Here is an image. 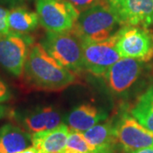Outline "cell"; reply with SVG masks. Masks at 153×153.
Instances as JSON below:
<instances>
[{
	"label": "cell",
	"mask_w": 153,
	"mask_h": 153,
	"mask_svg": "<svg viewBox=\"0 0 153 153\" xmlns=\"http://www.w3.org/2000/svg\"><path fill=\"white\" fill-rule=\"evenodd\" d=\"M7 21L10 31L23 34L33 32L39 25L37 12L23 6H15L8 10Z\"/></svg>",
	"instance_id": "16"
},
{
	"label": "cell",
	"mask_w": 153,
	"mask_h": 153,
	"mask_svg": "<svg viewBox=\"0 0 153 153\" xmlns=\"http://www.w3.org/2000/svg\"><path fill=\"white\" fill-rule=\"evenodd\" d=\"M7 16H8V10L0 6V36L10 32Z\"/></svg>",
	"instance_id": "20"
},
{
	"label": "cell",
	"mask_w": 153,
	"mask_h": 153,
	"mask_svg": "<svg viewBox=\"0 0 153 153\" xmlns=\"http://www.w3.org/2000/svg\"><path fill=\"white\" fill-rule=\"evenodd\" d=\"M41 44L61 66L69 71L80 72L83 69L82 42L74 32H47Z\"/></svg>",
	"instance_id": "3"
},
{
	"label": "cell",
	"mask_w": 153,
	"mask_h": 153,
	"mask_svg": "<svg viewBox=\"0 0 153 153\" xmlns=\"http://www.w3.org/2000/svg\"><path fill=\"white\" fill-rule=\"evenodd\" d=\"M122 26L103 1L80 13L72 31L82 42H101L111 38Z\"/></svg>",
	"instance_id": "2"
},
{
	"label": "cell",
	"mask_w": 153,
	"mask_h": 153,
	"mask_svg": "<svg viewBox=\"0 0 153 153\" xmlns=\"http://www.w3.org/2000/svg\"><path fill=\"white\" fill-rule=\"evenodd\" d=\"M33 39L28 34L10 31L0 36V66L16 76L24 73L25 63Z\"/></svg>",
	"instance_id": "7"
},
{
	"label": "cell",
	"mask_w": 153,
	"mask_h": 153,
	"mask_svg": "<svg viewBox=\"0 0 153 153\" xmlns=\"http://www.w3.org/2000/svg\"><path fill=\"white\" fill-rule=\"evenodd\" d=\"M71 129L65 123L50 130L33 134V146L45 153H62L66 146Z\"/></svg>",
	"instance_id": "14"
},
{
	"label": "cell",
	"mask_w": 153,
	"mask_h": 153,
	"mask_svg": "<svg viewBox=\"0 0 153 153\" xmlns=\"http://www.w3.org/2000/svg\"><path fill=\"white\" fill-rule=\"evenodd\" d=\"M144 63L132 58H121L117 60L102 76L108 90L117 97L128 95L142 78Z\"/></svg>",
	"instance_id": "4"
},
{
	"label": "cell",
	"mask_w": 153,
	"mask_h": 153,
	"mask_svg": "<svg viewBox=\"0 0 153 153\" xmlns=\"http://www.w3.org/2000/svg\"><path fill=\"white\" fill-rule=\"evenodd\" d=\"M39 24L47 32L71 31L80 13L66 0H35Z\"/></svg>",
	"instance_id": "6"
},
{
	"label": "cell",
	"mask_w": 153,
	"mask_h": 153,
	"mask_svg": "<svg viewBox=\"0 0 153 153\" xmlns=\"http://www.w3.org/2000/svg\"><path fill=\"white\" fill-rule=\"evenodd\" d=\"M129 113L146 129L153 133V85L148 87L137 98Z\"/></svg>",
	"instance_id": "17"
},
{
	"label": "cell",
	"mask_w": 153,
	"mask_h": 153,
	"mask_svg": "<svg viewBox=\"0 0 153 153\" xmlns=\"http://www.w3.org/2000/svg\"><path fill=\"white\" fill-rule=\"evenodd\" d=\"M82 134L92 148L93 153H115L119 148L114 120L106 119Z\"/></svg>",
	"instance_id": "12"
},
{
	"label": "cell",
	"mask_w": 153,
	"mask_h": 153,
	"mask_svg": "<svg viewBox=\"0 0 153 153\" xmlns=\"http://www.w3.org/2000/svg\"><path fill=\"white\" fill-rule=\"evenodd\" d=\"M5 113H6V108L4 106V105H0V119H1L2 117H4Z\"/></svg>",
	"instance_id": "25"
},
{
	"label": "cell",
	"mask_w": 153,
	"mask_h": 153,
	"mask_svg": "<svg viewBox=\"0 0 153 153\" xmlns=\"http://www.w3.org/2000/svg\"><path fill=\"white\" fill-rule=\"evenodd\" d=\"M33 146V135L21 126L5 123L0 128V153H17Z\"/></svg>",
	"instance_id": "15"
},
{
	"label": "cell",
	"mask_w": 153,
	"mask_h": 153,
	"mask_svg": "<svg viewBox=\"0 0 153 153\" xmlns=\"http://www.w3.org/2000/svg\"><path fill=\"white\" fill-rule=\"evenodd\" d=\"M122 27L153 26V0H104Z\"/></svg>",
	"instance_id": "10"
},
{
	"label": "cell",
	"mask_w": 153,
	"mask_h": 153,
	"mask_svg": "<svg viewBox=\"0 0 153 153\" xmlns=\"http://www.w3.org/2000/svg\"><path fill=\"white\" fill-rule=\"evenodd\" d=\"M115 131L119 148L133 153L143 148L153 147V133L142 126L130 113L123 112L114 120Z\"/></svg>",
	"instance_id": "9"
},
{
	"label": "cell",
	"mask_w": 153,
	"mask_h": 153,
	"mask_svg": "<svg viewBox=\"0 0 153 153\" xmlns=\"http://www.w3.org/2000/svg\"><path fill=\"white\" fill-rule=\"evenodd\" d=\"M22 2H23V0H0V3L9 4V5H16Z\"/></svg>",
	"instance_id": "22"
},
{
	"label": "cell",
	"mask_w": 153,
	"mask_h": 153,
	"mask_svg": "<svg viewBox=\"0 0 153 153\" xmlns=\"http://www.w3.org/2000/svg\"><path fill=\"white\" fill-rule=\"evenodd\" d=\"M11 92L9 87L5 82H4L0 79V103L5 102L10 100Z\"/></svg>",
	"instance_id": "21"
},
{
	"label": "cell",
	"mask_w": 153,
	"mask_h": 153,
	"mask_svg": "<svg viewBox=\"0 0 153 153\" xmlns=\"http://www.w3.org/2000/svg\"><path fill=\"white\" fill-rule=\"evenodd\" d=\"M107 117L108 114L104 110L91 104H82L71 110L66 117V122L70 129L83 133L105 121Z\"/></svg>",
	"instance_id": "13"
},
{
	"label": "cell",
	"mask_w": 153,
	"mask_h": 153,
	"mask_svg": "<svg viewBox=\"0 0 153 153\" xmlns=\"http://www.w3.org/2000/svg\"><path fill=\"white\" fill-rule=\"evenodd\" d=\"M15 120L32 134L53 129L62 123L60 112L52 106L37 107L23 112H16Z\"/></svg>",
	"instance_id": "11"
},
{
	"label": "cell",
	"mask_w": 153,
	"mask_h": 153,
	"mask_svg": "<svg viewBox=\"0 0 153 153\" xmlns=\"http://www.w3.org/2000/svg\"><path fill=\"white\" fill-rule=\"evenodd\" d=\"M117 50L121 58L148 62L153 58V32L148 28L123 26L117 32Z\"/></svg>",
	"instance_id": "5"
},
{
	"label": "cell",
	"mask_w": 153,
	"mask_h": 153,
	"mask_svg": "<svg viewBox=\"0 0 153 153\" xmlns=\"http://www.w3.org/2000/svg\"><path fill=\"white\" fill-rule=\"evenodd\" d=\"M24 73L33 87L44 91H60L76 80L75 74L61 66L41 44H35L31 47Z\"/></svg>",
	"instance_id": "1"
},
{
	"label": "cell",
	"mask_w": 153,
	"mask_h": 153,
	"mask_svg": "<svg viewBox=\"0 0 153 153\" xmlns=\"http://www.w3.org/2000/svg\"><path fill=\"white\" fill-rule=\"evenodd\" d=\"M117 34L101 42H82L83 69L94 76H103L121 59L117 50Z\"/></svg>",
	"instance_id": "8"
},
{
	"label": "cell",
	"mask_w": 153,
	"mask_h": 153,
	"mask_svg": "<svg viewBox=\"0 0 153 153\" xmlns=\"http://www.w3.org/2000/svg\"><path fill=\"white\" fill-rule=\"evenodd\" d=\"M133 153H153V147L143 148L140 150H138L136 152H134Z\"/></svg>",
	"instance_id": "24"
},
{
	"label": "cell",
	"mask_w": 153,
	"mask_h": 153,
	"mask_svg": "<svg viewBox=\"0 0 153 153\" xmlns=\"http://www.w3.org/2000/svg\"><path fill=\"white\" fill-rule=\"evenodd\" d=\"M70 3L79 13L85 11L92 8L94 6L97 5L102 3L104 0H66Z\"/></svg>",
	"instance_id": "19"
},
{
	"label": "cell",
	"mask_w": 153,
	"mask_h": 153,
	"mask_svg": "<svg viewBox=\"0 0 153 153\" xmlns=\"http://www.w3.org/2000/svg\"><path fill=\"white\" fill-rule=\"evenodd\" d=\"M66 148L75 153H93V150L83 136V134L71 129Z\"/></svg>",
	"instance_id": "18"
},
{
	"label": "cell",
	"mask_w": 153,
	"mask_h": 153,
	"mask_svg": "<svg viewBox=\"0 0 153 153\" xmlns=\"http://www.w3.org/2000/svg\"><path fill=\"white\" fill-rule=\"evenodd\" d=\"M17 153H39V151L37 148L32 146H30V147L27 148V149H25V150H23L22 152Z\"/></svg>",
	"instance_id": "23"
},
{
	"label": "cell",
	"mask_w": 153,
	"mask_h": 153,
	"mask_svg": "<svg viewBox=\"0 0 153 153\" xmlns=\"http://www.w3.org/2000/svg\"><path fill=\"white\" fill-rule=\"evenodd\" d=\"M39 153H45V152H40V151H39Z\"/></svg>",
	"instance_id": "26"
}]
</instances>
